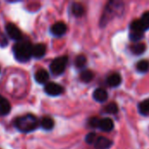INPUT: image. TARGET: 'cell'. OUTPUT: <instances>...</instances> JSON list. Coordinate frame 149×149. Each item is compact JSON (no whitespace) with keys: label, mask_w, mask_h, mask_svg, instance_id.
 I'll return each instance as SVG.
<instances>
[{"label":"cell","mask_w":149,"mask_h":149,"mask_svg":"<svg viewBox=\"0 0 149 149\" xmlns=\"http://www.w3.org/2000/svg\"><path fill=\"white\" fill-rule=\"evenodd\" d=\"M123 9V3L120 2H110L103 13V16L100 19V24L102 26L106 25L109 20L113 18L117 14L121 13V10Z\"/></svg>","instance_id":"cell-3"},{"label":"cell","mask_w":149,"mask_h":149,"mask_svg":"<svg viewBox=\"0 0 149 149\" xmlns=\"http://www.w3.org/2000/svg\"><path fill=\"white\" fill-rule=\"evenodd\" d=\"M130 51L133 54L135 55H141L146 51V45L142 42H136L134 43L130 46Z\"/></svg>","instance_id":"cell-16"},{"label":"cell","mask_w":149,"mask_h":149,"mask_svg":"<svg viewBox=\"0 0 149 149\" xmlns=\"http://www.w3.org/2000/svg\"><path fill=\"white\" fill-rule=\"evenodd\" d=\"M5 30H6V32H7L8 36L11 39L16 40V41H20L21 39H23L22 32L17 28V26L16 24H14L12 23H9L5 26Z\"/></svg>","instance_id":"cell-6"},{"label":"cell","mask_w":149,"mask_h":149,"mask_svg":"<svg viewBox=\"0 0 149 149\" xmlns=\"http://www.w3.org/2000/svg\"><path fill=\"white\" fill-rule=\"evenodd\" d=\"M32 45L29 40L23 38L20 41H17L13 46V53L16 59L21 63L27 62L31 56Z\"/></svg>","instance_id":"cell-1"},{"label":"cell","mask_w":149,"mask_h":149,"mask_svg":"<svg viewBox=\"0 0 149 149\" xmlns=\"http://www.w3.org/2000/svg\"><path fill=\"white\" fill-rule=\"evenodd\" d=\"M139 112L144 115V116H149V99H147L143 101H141L139 104Z\"/></svg>","instance_id":"cell-19"},{"label":"cell","mask_w":149,"mask_h":149,"mask_svg":"<svg viewBox=\"0 0 149 149\" xmlns=\"http://www.w3.org/2000/svg\"><path fill=\"white\" fill-rule=\"evenodd\" d=\"M86 63V58L84 55H79L75 59V65L78 68H82Z\"/></svg>","instance_id":"cell-23"},{"label":"cell","mask_w":149,"mask_h":149,"mask_svg":"<svg viewBox=\"0 0 149 149\" xmlns=\"http://www.w3.org/2000/svg\"><path fill=\"white\" fill-rule=\"evenodd\" d=\"M136 68L140 72H147L149 70V61L146 59L140 60L136 65Z\"/></svg>","instance_id":"cell-20"},{"label":"cell","mask_w":149,"mask_h":149,"mask_svg":"<svg viewBox=\"0 0 149 149\" xmlns=\"http://www.w3.org/2000/svg\"><path fill=\"white\" fill-rule=\"evenodd\" d=\"M149 29V11L145 12L140 19L134 20L130 25V31L143 33Z\"/></svg>","instance_id":"cell-4"},{"label":"cell","mask_w":149,"mask_h":149,"mask_svg":"<svg viewBox=\"0 0 149 149\" xmlns=\"http://www.w3.org/2000/svg\"><path fill=\"white\" fill-rule=\"evenodd\" d=\"M71 10H72V15L75 16V17H77L83 16V14L85 12V9H84L83 5L80 4V3H73L72 4Z\"/></svg>","instance_id":"cell-18"},{"label":"cell","mask_w":149,"mask_h":149,"mask_svg":"<svg viewBox=\"0 0 149 149\" xmlns=\"http://www.w3.org/2000/svg\"><path fill=\"white\" fill-rule=\"evenodd\" d=\"M118 106L115 103H110L107 106H106L104 107V113H111V114H114L118 113Z\"/></svg>","instance_id":"cell-22"},{"label":"cell","mask_w":149,"mask_h":149,"mask_svg":"<svg viewBox=\"0 0 149 149\" xmlns=\"http://www.w3.org/2000/svg\"><path fill=\"white\" fill-rule=\"evenodd\" d=\"M46 52V46L44 44H37L32 45L31 56L35 58H41Z\"/></svg>","instance_id":"cell-9"},{"label":"cell","mask_w":149,"mask_h":149,"mask_svg":"<svg viewBox=\"0 0 149 149\" xmlns=\"http://www.w3.org/2000/svg\"><path fill=\"white\" fill-rule=\"evenodd\" d=\"M67 62H68V58L66 56H62L55 58L50 65V70L52 73L54 75L62 74L65 70Z\"/></svg>","instance_id":"cell-5"},{"label":"cell","mask_w":149,"mask_h":149,"mask_svg":"<svg viewBox=\"0 0 149 149\" xmlns=\"http://www.w3.org/2000/svg\"><path fill=\"white\" fill-rule=\"evenodd\" d=\"M93 144H94V148L96 149H107L113 145V141L106 137L100 136V137H97Z\"/></svg>","instance_id":"cell-10"},{"label":"cell","mask_w":149,"mask_h":149,"mask_svg":"<svg viewBox=\"0 0 149 149\" xmlns=\"http://www.w3.org/2000/svg\"><path fill=\"white\" fill-rule=\"evenodd\" d=\"M99 128L105 132H110L113 129V122L109 118H104L102 120H100Z\"/></svg>","instance_id":"cell-12"},{"label":"cell","mask_w":149,"mask_h":149,"mask_svg":"<svg viewBox=\"0 0 149 149\" xmlns=\"http://www.w3.org/2000/svg\"><path fill=\"white\" fill-rule=\"evenodd\" d=\"M107 85L109 86H111V87H116V86H118L120 84V82H121V77L117 72L113 73V74H111V75H109L107 77Z\"/></svg>","instance_id":"cell-15"},{"label":"cell","mask_w":149,"mask_h":149,"mask_svg":"<svg viewBox=\"0 0 149 149\" xmlns=\"http://www.w3.org/2000/svg\"><path fill=\"white\" fill-rule=\"evenodd\" d=\"M10 111V102L0 95V116L7 115Z\"/></svg>","instance_id":"cell-13"},{"label":"cell","mask_w":149,"mask_h":149,"mask_svg":"<svg viewBox=\"0 0 149 149\" xmlns=\"http://www.w3.org/2000/svg\"><path fill=\"white\" fill-rule=\"evenodd\" d=\"M38 126V120L33 114L28 113L18 117L15 120V127L22 133H31L34 131Z\"/></svg>","instance_id":"cell-2"},{"label":"cell","mask_w":149,"mask_h":149,"mask_svg":"<svg viewBox=\"0 0 149 149\" xmlns=\"http://www.w3.org/2000/svg\"><path fill=\"white\" fill-rule=\"evenodd\" d=\"M35 80L39 84H45L49 79V74L45 69H39L35 72Z\"/></svg>","instance_id":"cell-11"},{"label":"cell","mask_w":149,"mask_h":149,"mask_svg":"<svg viewBox=\"0 0 149 149\" xmlns=\"http://www.w3.org/2000/svg\"><path fill=\"white\" fill-rule=\"evenodd\" d=\"M45 92L50 96H58L64 92V88L57 83L50 82L45 86Z\"/></svg>","instance_id":"cell-7"},{"label":"cell","mask_w":149,"mask_h":149,"mask_svg":"<svg viewBox=\"0 0 149 149\" xmlns=\"http://www.w3.org/2000/svg\"><path fill=\"white\" fill-rule=\"evenodd\" d=\"M40 126L45 130H52L54 127V120L51 117H43L40 121Z\"/></svg>","instance_id":"cell-17"},{"label":"cell","mask_w":149,"mask_h":149,"mask_svg":"<svg viewBox=\"0 0 149 149\" xmlns=\"http://www.w3.org/2000/svg\"><path fill=\"white\" fill-rule=\"evenodd\" d=\"M97 139V135L94 134V133H90L86 135V141L88 143V144H93L95 142Z\"/></svg>","instance_id":"cell-24"},{"label":"cell","mask_w":149,"mask_h":149,"mask_svg":"<svg viewBox=\"0 0 149 149\" xmlns=\"http://www.w3.org/2000/svg\"><path fill=\"white\" fill-rule=\"evenodd\" d=\"M89 125L92 127H99L100 125V119L99 118H92L89 120Z\"/></svg>","instance_id":"cell-25"},{"label":"cell","mask_w":149,"mask_h":149,"mask_svg":"<svg viewBox=\"0 0 149 149\" xmlns=\"http://www.w3.org/2000/svg\"><path fill=\"white\" fill-rule=\"evenodd\" d=\"M93 99L98 101V102H105L107 100V97H108V94L107 93V91L105 89H102V88H98L94 91L93 94Z\"/></svg>","instance_id":"cell-14"},{"label":"cell","mask_w":149,"mask_h":149,"mask_svg":"<svg viewBox=\"0 0 149 149\" xmlns=\"http://www.w3.org/2000/svg\"><path fill=\"white\" fill-rule=\"evenodd\" d=\"M93 79V73L90 70H85L80 73V79L85 83L90 82Z\"/></svg>","instance_id":"cell-21"},{"label":"cell","mask_w":149,"mask_h":149,"mask_svg":"<svg viewBox=\"0 0 149 149\" xmlns=\"http://www.w3.org/2000/svg\"><path fill=\"white\" fill-rule=\"evenodd\" d=\"M67 30V26L63 22H57L51 27V32L57 37L63 36Z\"/></svg>","instance_id":"cell-8"}]
</instances>
